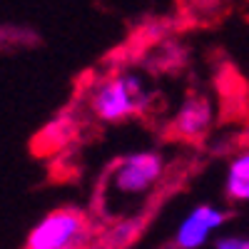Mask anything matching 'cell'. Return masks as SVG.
I'll return each instance as SVG.
<instances>
[{"mask_svg":"<svg viewBox=\"0 0 249 249\" xmlns=\"http://www.w3.org/2000/svg\"><path fill=\"white\" fill-rule=\"evenodd\" d=\"M144 102H147V97H144L142 85L135 77H115L97 90L92 100V110L97 112L100 120L115 122V120L140 112L144 107Z\"/></svg>","mask_w":249,"mask_h":249,"instance_id":"cell-2","label":"cell"},{"mask_svg":"<svg viewBox=\"0 0 249 249\" xmlns=\"http://www.w3.org/2000/svg\"><path fill=\"white\" fill-rule=\"evenodd\" d=\"M162 175V160L155 152H142L122 160L115 172V187L122 195H140L144 192L157 177Z\"/></svg>","mask_w":249,"mask_h":249,"instance_id":"cell-3","label":"cell"},{"mask_svg":"<svg viewBox=\"0 0 249 249\" xmlns=\"http://www.w3.org/2000/svg\"><path fill=\"white\" fill-rule=\"evenodd\" d=\"M227 222V214L219 210H212V207H197V210L187 217L177 232V247L182 249H195L202 247L207 242V234L212 230Z\"/></svg>","mask_w":249,"mask_h":249,"instance_id":"cell-4","label":"cell"},{"mask_svg":"<svg viewBox=\"0 0 249 249\" xmlns=\"http://www.w3.org/2000/svg\"><path fill=\"white\" fill-rule=\"evenodd\" d=\"M212 120V110H210V102H207L204 97H192V100H187L184 102V107L179 110V117L175 122V130L177 135L182 137H199L204 130H207V124H210Z\"/></svg>","mask_w":249,"mask_h":249,"instance_id":"cell-5","label":"cell"},{"mask_svg":"<svg viewBox=\"0 0 249 249\" xmlns=\"http://www.w3.org/2000/svg\"><path fill=\"white\" fill-rule=\"evenodd\" d=\"M227 197L230 199H249V157L239 155L232 167H230V177H227Z\"/></svg>","mask_w":249,"mask_h":249,"instance_id":"cell-6","label":"cell"},{"mask_svg":"<svg viewBox=\"0 0 249 249\" xmlns=\"http://www.w3.org/2000/svg\"><path fill=\"white\" fill-rule=\"evenodd\" d=\"M217 247H219V249H227V247H239V249H244L247 242H244V239H219Z\"/></svg>","mask_w":249,"mask_h":249,"instance_id":"cell-7","label":"cell"},{"mask_svg":"<svg viewBox=\"0 0 249 249\" xmlns=\"http://www.w3.org/2000/svg\"><path fill=\"white\" fill-rule=\"evenodd\" d=\"M82 237H88L85 214L77 210H57L48 214L30 232L28 247L30 249H65V247L82 244Z\"/></svg>","mask_w":249,"mask_h":249,"instance_id":"cell-1","label":"cell"}]
</instances>
